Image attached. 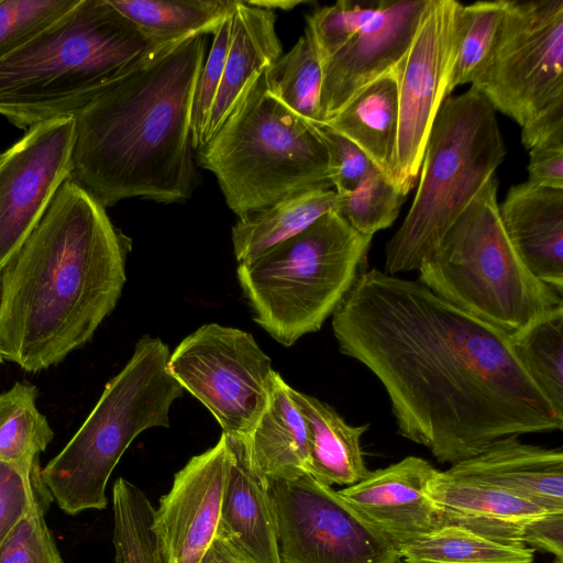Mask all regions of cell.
Segmentation results:
<instances>
[{
  "label": "cell",
  "mask_w": 563,
  "mask_h": 563,
  "mask_svg": "<svg viewBox=\"0 0 563 563\" xmlns=\"http://www.w3.org/2000/svg\"><path fill=\"white\" fill-rule=\"evenodd\" d=\"M332 329L340 351L383 385L397 432L440 463L455 464L505 438L563 428L510 334L418 280L358 272Z\"/></svg>",
  "instance_id": "6da1fadb"
},
{
  "label": "cell",
  "mask_w": 563,
  "mask_h": 563,
  "mask_svg": "<svg viewBox=\"0 0 563 563\" xmlns=\"http://www.w3.org/2000/svg\"><path fill=\"white\" fill-rule=\"evenodd\" d=\"M131 241L67 179L0 272V356L31 373L86 344L126 282Z\"/></svg>",
  "instance_id": "7a4b0ae2"
},
{
  "label": "cell",
  "mask_w": 563,
  "mask_h": 563,
  "mask_svg": "<svg viewBox=\"0 0 563 563\" xmlns=\"http://www.w3.org/2000/svg\"><path fill=\"white\" fill-rule=\"evenodd\" d=\"M207 42L199 34L152 51L74 118L70 179L104 208L128 198L191 197V113Z\"/></svg>",
  "instance_id": "3957f363"
},
{
  "label": "cell",
  "mask_w": 563,
  "mask_h": 563,
  "mask_svg": "<svg viewBox=\"0 0 563 563\" xmlns=\"http://www.w3.org/2000/svg\"><path fill=\"white\" fill-rule=\"evenodd\" d=\"M156 48L109 0H80L0 59V115L23 130L75 118L106 85Z\"/></svg>",
  "instance_id": "277c9868"
},
{
  "label": "cell",
  "mask_w": 563,
  "mask_h": 563,
  "mask_svg": "<svg viewBox=\"0 0 563 563\" xmlns=\"http://www.w3.org/2000/svg\"><path fill=\"white\" fill-rule=\"evenodd\" d=\"M266 68L197 150V163L216 176L228 207L239 218L297 194L333 189L318 125L269 92Z\"/></svg>",
  "instance_id": "5b68a950"
},
{
  "label": "cell",
  "mask_w": 563,
  "mask_h": 563,
  "mask_svg": "<svg viewBox=\"0 0 563 563\" xmlns=\"http://www.w3.org/2000/svg\"><path fill=\"white\" fill-rule=\"evenodd\" d=\"M492 176L418 267V282L468 314L512 334L563 306L536 278L504 229Z\"/></svg>",
  "instance_id": "8992f818"
},
{
  "label": "cell",
  "mask_w": 563,
  "mask_h": 563,
  "mask_svg": "<svg viewBox=\"0 0 563 563\" xmlns=\"http://www.w3.org/2000/svg\"><path fill=\"white\" fill-rule=\"evenodd\" d=\"M169 355L159 338L143 335L78 431L41 470L67 515L104 509L108 481L132 441L147 429L169 427L170 407L184 393L168 372Z\"/></svg>",
  "instance_id": "52a82bcc"
},
{
  "label": "cell",
  "mask_w": 563,
  "mask_h": 563,
  "mask_svg": "<svg viewBox=\"0 0 563 563\" xmlns=\"http://www.w3.org/2000/svg\"><path fill=\"white\" fill-rule=\"evenodd\" d=\"M496 111L473 87L441 104L413 202L385 247L388 275L417 271L504 161Z\"/></svg>",
  "instance_id": "ba28073f"
},
{
  "label": "cell",
  "mask_w": 563,
  "mask_h": 563,
  "mask_svg": "<svg viewBox=\"0 0 563 563\" xmlns=\"http://www.w3.org/2000/svg\"><path fill=\"white\" fill-rule=\"evenodd\" d=\"M371 241L334 210L239 263L238 280L255 322L284 346L319 331L351 288Z\"/></svg>",
  "instance_id": "9c48e42d"
},
{
  "label": "cell",
  "mask_w": 563,
  "mask_h": 563,
  "mask_svg": "<svg viewBox=\"0 0 563 563\" xmlns=\"http://www.w3.org/2000/svg\"><path fill=\"white\" fill-rule=\"evenodd\" d=\"M471 87L534 144L563 132V0L505 1L493 49Z\"/></svg>",
  "instance_id": "30bf717a"
},
{
  "label": "cell",
  "mask_w": 563,
  "mask_h": 563,
  "mask_svg": "<svg viewBox=\"0 0 563 563\" xmlns=\"http://www.w3.org/2000/svg\"><path fill=\"white\" fill-rule=\"evenodd\" d=\"M428 0H340L306 15L322 70L323 123L366 85L395 70L410 47Z\"/></svg>",
  "instance_id": "8fae6325"
},
{
  "label": "cell",
  "mask_w": 563,
  "mask_h": 563,
  "mask_svg": "<svg viewBox=\"0 0 563 563\" xmlns=\"http://www.w3.org/2000/svg\"><path fill=\"white\" fill-rule=\"evenodd\" d=\"M167 368L223 433L240 437H249L265 411L276 373L251 333L216 322L186 336L170 353Z\"/></svg>",
  "instance_id": "7c38bea8"
},
{
  "label": "cell",
  "mask_w": 563,
  "mask_h": 563,
  "mask_svg": "<svg viewBox=\"0 0 563 563\" xmlns=\"http://www.w3.org/2000/svg\"><path fill=\"white\" fill-rule=\"evenodd\" d=\"M280 563H394L398 545L309 473L264 479Z\"/></svg>",
  "instance_id": "4fadbf2b"
},
{
  "label": "cell",
  "mask_w": 563,
  "mask_h": 563,
  "mask_svg": "<svg viewBox=\"0 0 563 563\" xmlns=\"http://www.w3.org/2000/svg\"><path fill=\"white\" fill-rule=\"evenodd\" d=\"M462 3L428 0L407 54L398 65L399 117L393 183L407 195L423 159L455 58Z\"/></svg>",
  "instance_id": "5bb4252c"
},
{
  "label": "cell",
  "mask_w": 563,
  "mask_h": 563,
  "mask_svg": "<svg viewBox=\"0 0 563 563\" xmlns=\"http://www.w3.org/2000/svg\"><path fill=\"white\" fill-rule=\"evenodd\" d=\"M75 119L36 124L0 157V272L70 178Z\"/></svg>",
  "instance_id": "9a60e30c"
},
{
  "label": "cell",
  "mask_w": 563,
  "mask_h": 563,
  "mask_svg": "<svg viewBox=\"0 0 563 563\" xmlns=\"http://www.w3.org/2000/svg\"><path fill=\"white\" fill-rule=\"evenodd\" d=\"M228 464L222 433L175 474L153 517L157 563H202L218 532Z\"/></svg>",
  "instance_id": "2e32d148"
},
{
  "label": "cell",
  "mask_w": 563,
  "mask_h": 563,
  "mask_svg": "<svg viewBox=\"0 0 563 563\" xmlns=\"http://www.w3.org/2000/svg\"><path fill=\"white\" fill-rule=\"evenodd\" d=\"M435 470L428 461L407 456L339 493L369 522L400 545L438 527L430 498Z\"/></svg>",
  "instance_id": "e0dca14e"
},
{
  "label": "cell",
  "mask_w": 563,
  "mask_h": 563,
  "mask_svg": "<svg viewBox=\"0 0 563 563\" xmlns=\"http://www.w3.org/2000/svg\"><path fill=\"white\" fill-rule=\"evenodd\" d=\"M509 492L549 510H563V452L523 443L519 437L498 440L444 471Z\"/></svg>",
  "instance_id": "ac0fdd59"
},
{
  "label": "cell",
  "mask_w": 563,
  "mask_h": 563,
  "mask_svg": "<svg viewBox=\"0 0 563 563\" xmlns=\"http://www.w3.org/2000/svg\"><path fill=\"white\" fill-rule=\"evenodd\" d=\"M499 213L506 234L528 271L563 291V189L528 181L511 186Z\"/></svg>",
  "instance_id": "d6986e66"
},
{
  "label": "cell",
  "mask_w": 563,
  "mask_h": 563,
  "mask_svg": "<svg viewBox=\"0 0 563 563\" xmlns=\"http://www.w3.org/2000/svg\"><path fill=\"white\" fill-rule=\"evenodd\" d=\"M438 527L456 526L493 540L523 545L522 526L549 510L501 488L437 473L430 490Z\"/></svg>",
  "instance_id": "ffe728a7"
},
{
  "label": "cell",
  "mask_w": 563,
  "mask_h": 563,
  "mask_svg": "<svg viewBox=\"0 0 563 563\" xmlns=\"http://www.w3.org/2000/svg\"><path fill=\"white\" fill-rule=\"evenodd\" d=\"M225 435L229 464L217 534L235 542L258 563H280L272 503L253 466L247 438Z\"/></svg>",
  "instance_id": "44dd1931"
},
{
  "label": "cell",
  "mask_w": 563,
  "mask_h": 563,
  "mask_svg": "<svg viewBox=\"0 0 563 563\" xmlns=\"http://www.w3.org/2000/svg\"><path fill=\"white\" fill-rule=\"evenodd\" d=\"M275 12L238 0L232 13L230 45L223 74L209 113L205 143L234 109L257 73L271 67L282 55Z\"/></svg>",
  "instance_id": "7402d4cb"
},
{
  "label": "cell",
  "mask_w": 563,
  "mask_h": 563,
  "mask_svg": "<svg viewBox=\"0 0 563 563\" xmlns=\"http://www.w3.org/2000/svg\"><path fill=\"white\" fill-rule=\"evenodd\" d=\"M289 395L306 422L309 448L308 473L331 486L353 485L369 475L361 438L368 424L351 426L329 405L289 386Z\"/></svg>",
  "instance_id": "603a6c76"
},
{
  "label": "cell",
  "mask_w": 563,
  "mask_h": 563,
  "mask_svg": "<svg viewBox=\"0 0 563 563\" xmlns=\"http://www.w3.org/2000/svg\"><path fill=\"white\" fill-rule=\"evenodd\" d=\"M398 67L363 87L323 123L356 144L391 181L398 133Z\"/></svg>",
  "instance_id": "cb8c5ba5"
},
{
  "label": "cell",
  "mask_w": 563,
  "mask_h": 563,
  "mask_svg": "<svg viewBox=\"0 0 563 563\" xmlns=\"http://www.w3.org/2000/svg\"><path fill=\"white\" fill-rule=\"evenodd\" d=\"M276 372L269 402L247 438L253 466L263 479L292 478L308 473L306 422Z\"/></svg>",
  "instance_id": "d4e9b609"
},
{
  "label": "cell",
  "mask_w": 563,
  "mask_h": 563,
  "mask_svg": "<svg viewBox=\"0 0 563 563\" xmlns=\"http://www.w3.org/2000/svg\"><path fill=\"white\" fill-rule=\"evenodd\" d=\"M334 189H316L284 198L240 217L232 228V244L239 263L251 261L299 234L320 217L336 211Z\"/></svg>",
  "instance_id": "484cf974"
},
{
  "label": "cell",
  "mask_w": 563,
  "mask_h": 563,
  "mask_svg": "<svg viewBox=\"0 0 563 563\" xmlns=\"http://www.w3.org/2000/svg\"><path fill=\"white\" fill-rule=\"evenodd\" d=\"M238 0H109L155 46L213 34Z\"/></svg>",
  "instance_id": "4316f807"
},
{
  "label": "cell",
  "mask_w": 563,
  "mask_h": 563,
  "mask_svg": "<svg viewBox=\"0 0 563 563\" xmlns=\"http://www.w3.org/2000/svg\"><path fill=\"white\" fill-rule=\"evenodd\" d=\"M407 563H531L534 549L508 544L456 526L429 530L398 545Z\"/></svg>",
  "instance_id": "83f0119b"
},
{
  "label": "cell",
  "mask_w": 563,
  "mask_h": 563,
  "mask_svg": "<svg viewBox=\"0 0 563 563\" xmlns=\"http://www.w3.org/2000/svg\"><path fill=\"white\" fill-rule=\"evenodd\" d=\"M37 388L15 383L0 394V461L30 473L37 466L54 432L36 406Z\"/></svg>",
  "instance_id": "f1b7e54d"
},
{
  "label": "cell",
  "mask_w": 563,
  "mask_h": 563,
  "mask_svg": "<svg viewBox=\"0 0 563 563\" xmlns=\"http://www.w3.org/2000/svg\"><path fill=\"white\" fill-rule=\"evenodd\" d=\"M510 341L521 366L563 416V306L510 334Z\"/></svg>",
  "instance_id": "f546056e"
},
{
  "label": "cell",
  "mask_w": 563,
  "mask_h": 563,
  "mask_svg": "<svg viewBox=\"0 0 563 563\" xmlns=\"http://www.w3.org/2000/svg\"><path fill=\"white\" fill-rule=\"evenodd\" d=\"M269 92L306 121L323 124L322 70L310 38L303 33L295 45L265 70Z\"/></svg>",
  "instance_id": "4dcf8cb0"
},
{
  "label": "cell",
  "mask_w": 563,
  "mask_h": 563,
  "mask_svg": "<svg viewBox=\"0 0 563 563\" xmlns=\"http://www.w3.org/2000/svg\"><path fill=\"white\" fill-rule=\"evenodd\" d=\"M114 563H157L152 529L155 508L123 477L112 488Z\"/></svg>",
  "instance_id": "1f68e13d"
},
{
  "label": "cell",
  "mask_w": 563,
  "mask_h": 563,
  "mask_svg": "<svg viewBox=\"0 0 563 563\" xmlns=\"http://www.w3.org/2000/svg\"><path fill=\"white\" fill-rule=\"evenodd\" d=\"M506 0L477 1L462 5L460 35L451 69L448 93L456 86L472 84L495 44Z\"/></svg>",
  "instance_id": "d6a6232c"
},
{
  "label": "cell",
  "mask_w": 563,
  "mask_h": 563,
  "mask_svg": "<svg viewBox=\"0 0 563 563\" xmlns=\"http://www.w3.org/2000/svg\"><path fill=\"white\" fill-rule=\"evenodd\" d=\"M406 196L375 167L354 190L338 195L336 211L355 231L373 238L393 224Z\"/></svg>",
  "instance_id": "836d02e7"
},
{
  "label": "cell",
  "mask_w": 563,
  "mask_h": 563,
  "mask_svg": "<svg viewBox=\"0 0 563 563\" xmlns=\"http://www.w3.org/2000/svg\"><path fill=\"white\" fill-rule=\"evenodd\" d=\"M80 0H0V59L16 51Z\"/></svg>",
  "instance_id": "e575fe53"
},
{
  "label": "cell",
  "mask_w": 563,
  "mask_h": 563,
  "mask_svg": "<svg viewBox=\"0 0 563 563\" xmlns=\"http://www.w3.org/2000/svg\"><path fill=\"white\" fill-rule=\"evenodd\" d=\"M53 500L47 488L0 544V563H64L47 528L45 512Z\"/></svg>",
  "instance_id": "d590c367"
},
{
  "label": "cell",
  "mask_w": 563,
  "mask_h": 563,
  "mask_svg": "<svg viewBox=\"0 0 563 563\" xmlns=\"http://www.w3.org/2000/svg\"><path fill=\"white\" fill-rule=\"evenodd\" d=\"M231 29L232 14L212 34V44L197 80L191 113V143L196 151L205 144L206 126L222 78Z\"/></svg>",
  "instance_id": "8d00e7d4"
},
{
  "label": "cell",
  "mask_w": 563,
  "mask_h": 563,
  "mask_svg": "<svg viewBox=\"0 0 563 563\" xmlns=\"http://www.w3.org/2000/svg\"><path fill=\"white\" fill-rule=\"evenodd\" d=\"M318 132L327 151L333 189L338 195L354 190L376 166L356 144L325 124L318 125Z\"/></svg>",
  "instance_id": "74e56055"
},
{
  "label": "cell",
  "mask_w": 563,
  "mask_h": 563,
  "mask_svg": "<svg viewBox=\"0 0 563 563\" xmlns=\"http://www.w3.org/2000/svg\"><path fill=\"white\" fill-rule=\"evenodd\" d=\"M41 467L26 473L0 461V544L46 488Z\"/></svg>",
  "instance_id": "f35d334b"
},
{
  "label": "cell",
  "mask_w": 563,
  "mask_h": 563,
  "mask_svg": "<svg viewBox=\"0 0 563 563\" xmlns=\"http://www.w3.org/2000/svg\"><path fill=\"white\" fill-rule=\"evenodd\" d=\"M528 183L563 189V132L529 148Z\"/></svg>",
  "instance_id": "ab89813d"
},
{
  "label": "cell",
  "mask_w": 563,
  "mask_h": 563,
  "mask_svg": "<svg viewBox=\"0 0 563 563\" xmlns=\"http://www.w3.org/2000/svg\"><path fill=\"white\" fill-rule=\"evenodd\" d=\"M519 541L563 561V510L548 511L528 520L521 528Z\"/></svg>",
  "instance_id": "60d3db41"
},
{
  "label": "cell",
  "mask_w": 563,
  "mask_h": 563,
  "mask_svg": "<svg viewBox=\"0 0 563 563\" xmlns=\"http://www.w3.org/2000/svg\"><path fill=\"white\" fill-rule=\"evenodd\" d=\"M216 563H258L232 540L219 536L211 545Z\"/></svg>",
  "instance_id": "b9f144b4"
},
{
  "label": "cell",
  "mask_w": 563,
  "mask_h": 563,
  "mask_svg": "<svg viewBox=\"0 0 563 563\" xmlns=\"http://www.w3.org/2000/svg\"><path fill=\"white\" fill-rule=\"evenodd\" d=\"M247 2L254 7H258L273 12L276 9L289 11L297 5L307 3L305 0H247Z\"/></svg>",
  "instance_id": "7bdbcfd3"
},
{
  "label": "cell",
  "mask_w": 563,
  "mask_h": 563,
  "mask_svg": "<svg viewBox=\"0 0 563 563\" xmlns=\"http://www.w3.org/2000/svg\"><path fill=\"white\" fill-rule=\"evenodd\" d=\"M202 563H216V560L213 558V554H212V551L211 549L209 550V552L207 553V555L205 556Z\"/></svg>",
  "instance_id": "ee69618b"
},
{
  "label": "cell",
  "mask_w": 563,
  "mask_h": 563,
  "mask_svg": "<svg viewBox=\"0 0 563 563\" xmlns=\"http://www.w3.org/2000/svg\"><path fill=\"white\" fill-rule=\"evenodd\" d=\"M394 563H407V562L402 558H399Z\"/></svg>",
  "instance_id": "f6af8a7d"
},
{
  "label": "cell",
  "mask_w": 563,
  "mask_h": 563,
  "mask_svg": "<svg viewBox=\"0 0 563 563\" xmlns=\"http://www.w3.org/2000/svg\"><path fill=\"white\" fill-rule=\"evenodd\" d=\"M554 563H563V561H561V560H556Z\"/></svg>",
  "instance_id": "bcb514c9"
},
{
  "label": "cell",
  "mask_w": 563,
  "mask_h": 563,
  "mask_svg": "<svg viewBox=\"0 0 563 563\" xmlns=\"http://www.w3.org/2000/svg\"><path fill=\"white\" fill-rule=\"evenodd\" d=\"M2 361H3V360H2V357L0 356V363H1Z\"/></svg>",
  "instance_id": "7dc6e473"
},
{
  "label": "cell",
  "mask_w": 563,
  "mask_h": 563,
  "mask_svg": "<svg viewBox=\"0 0 563 563\" xmlns=\"http://www.w3.org/2000/svg\"><path fill=\"white\" fill-rule=\"evenodd\" d=\"M1 154H2V153H0V157H1Z\"/></svg>",
  "instance_id": "c3c4849f"
}]
</instances>
